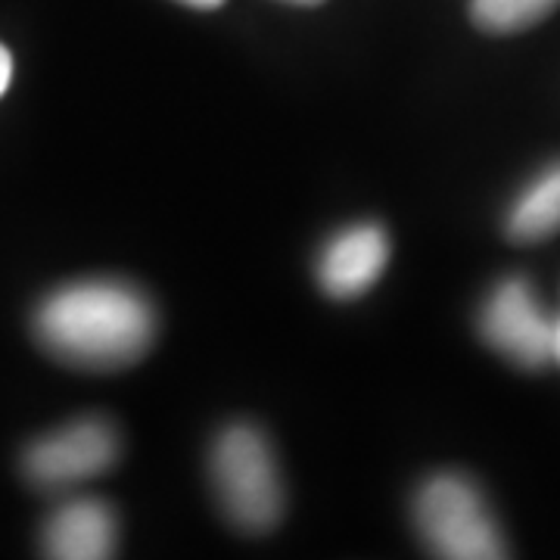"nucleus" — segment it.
<instances>
[{"mask_svg":"<svg viewBox=\"0 0 560 560\" xmlns=\"http://www.w3.org/2000/svg\"><path fill=\"white\" fill-rule=\"evenodd\" d=\"M480 334L517 368L533 371L558 361V320L541 308L536 290L521 278L501 280L482 302Z\"/></svg>","mask_w":560,"mask_h":560,"instance_id":"39448f33","label":"nucleus"},{"mask_svg":"<svg viewBox=\"0 0 560 560\" xmlns=\"http://www.w3.org/2000/svg\"><path fill=\"white\" fill-rule=\"evenodd\" d=\"M389 234L377 221H359L337 231L320 249L315 275L330 300H359L386 271Z\"/></svg>","mask_w":560,"mask_h":560,"instance_id":"423d86ee","label":"nucleus"},{"mask_svg":"<svg viewBox=\"0 0 560 560\" xmlns=\"http://www.w3.org/2000/svg\"><path fill=\"white\" fill-rule=\"evenodd\" d=\"M121 458V436L113 420L91 415L35 440L22 452V477L38 492H66L113 470Z\"/></svg>","mask_w":560,"mask_h":560,"instance_id":"20e7f679","label":"nucleus"},{"mask_svg":"<svg viewBox=\"0 0 560 560\" xmlns=\"http://www.w3.org/2000/svg\"><path fill=\"white\" fill-rule=\"evenodd\" d=\"M560 0H470V16L482 32L514 35L551 16Z\"/></svg>","mask_w":560,"mask_h":560,"instance_id":"1a4fd4ad","label":"nucleus"},{"mask_svg":"<svg viewBox=\"0 0 560 560\" xmlns=\"http://www.w3.org/2000/svg\"><path fill=\"white\" fill-rule=\"evenodd\" d=\"M415 526L423 545L445 560H499L508 545L489 504L464 474L442 470L415 495Z\"/></svg>","mask_w":560,"mask_h":560,"instance_id":"7ed1b4c3","label":"nucleus"},{"mask_svg":"<svg viewBox=\"0 0 560 560\" xmlns=\"http://www.w3.org/2000/svg\"><path fill=\"white\" fill-rule=\"evenodd\" d=\"M558 361H560V320H558Z\"/></svg>","mask_w":560,"mask_h":560,"instance_id":"ddd939ff","label":"nucleus"},{"mask_svg":"<svg viewBox=\"0 0 560 560\" xmlns=\"http://www.w3.org/2000/svg\"><path fill=\"white\" fill-rule=\"evenodd\" d=\"M35 337L62 364L81 371H121L156 340V308L135 283L75 280L35 308Z\"/></svg>","mask_w":560,"mask_h":560,"instance_id":"f257e3e1","label":"nucleus"},{"mask_svg":"<svg viewBox=\"0 0 560 560\" xmlns=\"http://www.w3.org/2000/svg\"><path fill=\"white\" fill-rule=\"evenodd\" d=\"M209 480L224 517L261 536L283 517V480L268 436L256 423H228L209 452Z\"/></svg>","mask_w":560,"mask_h":560,"instance_id":"f03ea898","label":"nucleus"},{"mask_svg":"<svg viewBox=\"0 0 560 560\" xmlns=\"http://www.w3.org/2000/svg\"><path fill=\"white\" fill-rule=\"evenodd\" d=\"M180 3H187V7H197V10H215V7H221L224 0H180Z\"/></svg>","mask_w":560,"mask_h":560,"instance_id":"9b49d317","label":"nucleus"},{"mask_svg":"<svg viewBox=\"0 0 560 560\" xmlns=\"http://www.w3.org/2000/svg\"><path fill=\"white\" fill-rule=\"evenodd\" d=\"M290 3H305L308 7V3H320V0H290Z\"/></svg>","mask_w":560,"mask_h":560,"instance_id":"f8f14e48","label":"nucleus"},{"mask_svg":"<svg viewBox=\"0 0 560 560\" xmlns=\"http://www.w3.org/2000/svg\"><path fill=\"white\" fill-rule=\"evenodd\" d=\"M508 237L517 243H539L555 237L560 231V162L545 168L533 180L514 206L508 209L504 221Z\"/></svg>","mask_w":560,"mask_h":560,"instance_id":"6e6552de","label":"nucleus"},{"mask_svg":"<svg viewBox=\"0 0 560 560\" xmlns=\"http://www.w3.org/2000/svg\"><path fill=\"white\" fill-rule=\"evenodd\" d=\"M119 548V517L101 499H69L40 526V555L54 560H106Z\"/></svg>","mask_w":560,"mask_h":560,"instance_id":"0eeeda50","label":"nucleus"},{"mask_svg":"<svg viewBox=\"0 0 560 560\" xmlns=\"http://www.w3.org/2000/svg\"><path fill=\"white\" fill-rule=\"evenodd\" d=\"M10 81H13V57H10V50L0 44V97L7 94Z\"/></svg>","mask_w":560,"mask_h":560,"instance_id":"9d476101","label":"nucleus"}]
</instances>
